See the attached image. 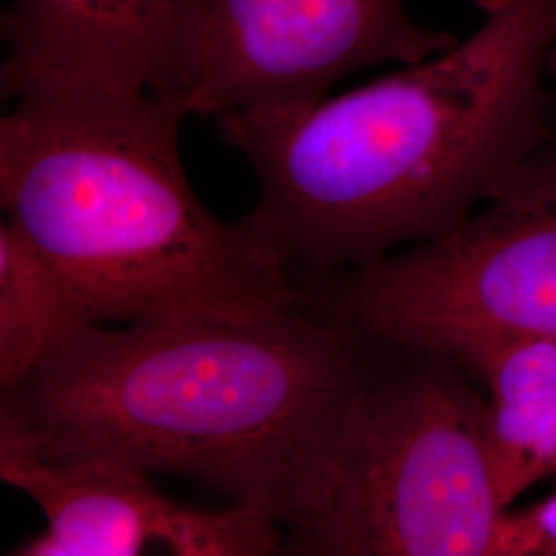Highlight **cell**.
Instances as JSON below:
<instances>
[{"instance_id":"obj_5","label":"cell","mask_w":556,"mask_h":556,"mask_svg":"<svg viewBox=\"0 0 556 556\" xmlns=\"http://www.w3.org/2000/svg\"><path fill=\"white\" fill-rule=\"evenodd\" d=\"M314 293L402 349L556 338V101L548 135L475 215Z\"/></svg>"},{"instance_id":"obj_6","label":"cell","mask_w":556,"mask_h":556,"mask_svg":"<svg viewBox=\"0 0 556 556\" xmlns=\"http://www.w3.org/2000/svg\"><path fill=\"white\" fill-rule=\"evenodd\" d=\"M457 41L410 20L404 0H208L188 103L208 118L301 112L351 73Z\"/></svg>"},{"instance_id":"obj_12","label":"cell","mask_w":556,"mask_h":556,"mask_svg":"<svg viewBox=\"0 0 556 556\" xmlns=\"http://www.w3.org/2000/svg\"><path fill=\"white\" fill-rule=\"evenodd\" d=\"M548 75H551V79H556V34L553 48H551V56H548Z\"/></svg>"},{"instance_id":"obj_3","label":"cell","mask_w":556,"mask_h":556,"mask_svg":"<svg viewBox=\"0 0 556 556\" xmlns=\"http://www.w3.org/2000/svg\"><path fill=\"white\" fill-rule=\"evenodd\" d=\"M188 103L36 93L0 119V202L87 324L262 312L305 295L252 225L200 202L179 155Z\"/></svg>"},{"instance_id":"obj_10","label":"cell","mask_w":556,"mask_h":556,"mask_svg":"<svg viewBox=\"0 0 556 556\" xmlns=\"http://www.w3.org/2000/svg\"><path fill=\"white\" fill-rule=\"evenodd\" d=\"M79 324L59 273L17 225L0 223V392L29 378Z\"/></svg>"},{"instance_id":"obj_8","label":"cell","mask_w":556,"mask_h":556,"mask_svg":"<svg viewBox=\"0 0 556 556\" xmlns=\"http://www.w3.org/2000/svg\"><path fill=\"white\" fill-rule=\"evenodd\" d=\"M206 7L208 0H15L0 23L2 98L122 93L188 103Z\"/></svg>"},{"instance_id":"obj_4","label":"cell","mask_w":556,"mask_h":556,"mask_svg":"<svg viewBox=\"0 0 556 556\" xmlns=\"http://www.w3.org/2000/svg\"><path fill=\"white\" fill-rule=\"evenodd\" d=\"M505 507L477 381L386 342L344 397L282 519V553L497 556Z\"/></svg>"},{"instance_id":"obj_7","label":"cell","mask_w":556,"mask_h":556,"mask_svg":"<svg viewBox=\"0 0 556 556\" xmlns=\"http://www.w3.org/2000/svg\"><path fill=\"white\" fill-rule=\"evenodd\" d=\"M0 478L31 498L46 528L15 556H137L161 546L176 556L282 553L277 517L254 503L200 509L165 497L151 475L112 457L0 441Z\"/></svg>"},{"instance_id":"obj_11","label":"cell","mask_w":556,"mask_h":556,"mask_svg":"<svg viewBox=\"0 0 556 556\" xmlns=\"http://www.w3.org/2000/svg\"><path fill=\"white\" fill-rule=\"evenodd\" d=\"M497 556H556V491L526 507H509Z\"/></svg>"},{"instance_id":"obj_1","label":"cell","mask_w":556,"mask_h":556,"mask_svg":"<svg viewBox=\"0 0 556 556\" xmlns=\"http://www.w3.org/2000/svg\"><path fill=\"white\" fill-rule=\"evenodd\" d=\"M477 31L309 110L217 118L250 161L245 215L289 270H357L475 215L551 130L556 0H478Z\"/></svg>"},{"instance_id":"obj_9","label":"cell","mask_w":556,"mask_h":556,"mask_svg":"<svg viewBox=\"0 0 556 556\" xmlns=\"http://www.w3.org/2000/svg\"><path fill=\"white\" fill-rule=\"evenodd\" d=\"M435 353L454 358L484 394L491 468L509 509L556 477V338H464Z\"/></svg>"},{"instance_id":"obj_2","label":"cell","mask_w":556,"mask_h":556,"mask_svg":"<svg viewBox=\"0 0 556 556\" xmlns=\"http://www.w3.org/2000/svg\"><path fill=\"white\" fill-rule=\"evenodd\" d=\"M383 344L314 291L262 312L79 324L0 392V441L197 478L282 526Z\"/></svg>"}]
</instances>
